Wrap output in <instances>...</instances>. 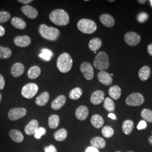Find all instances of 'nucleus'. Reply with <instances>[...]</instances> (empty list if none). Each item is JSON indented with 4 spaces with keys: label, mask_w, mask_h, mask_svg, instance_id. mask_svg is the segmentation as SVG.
<instances>
[{
    "label": "nucleus",
    "mask_w": 152,
    "mask_h": 152,
    "mask_svg": "<svg viewBox=\"0 0 152 152\" xmlns=\"http://www.w3.org/2000/svg\"><path fill=\"white\" fill-rule=\"evenodd\" d=\"M50 20L59 26H64L69 22V16L66 11L61 9H56L49 15Z\"/></svg>",
    "instance_id": "f257e3e1"
},
{
    "label": "nucleus",
    "mask_w": 152,
    "mask_h": 152,
    "mask_svg": "<svg viewBox=\"0 0 152 152\" xmlns=\"http://www.w3.org/2000/svg\"><path fill=\"white\" fill-rule=\"evenodd\" d=\"M39 32L43 38L49 41H56L60 35V31L54 27L41 24L39 27Z\"/></svg>",
    "instance_id": "f03ea898"
},
{
    "label": "nucleus",
    "mask_w": 152,
    "mask_h": 152,
    "mask_svg": "<svg viewBox=\"0 0 152 152\" xmlns=\"http://www.w3.org/2000/svg\"><path fill=\"white\" fill-rule=\"evenodd\" d=\"M56 65L60 72L63 73L68 72L73 65V60L71 55L66 53L61 54L58 59Z\"/></svg>",
    "instance_id": "7ed1b4c3"
},
{
    "label": "nucleus",
    "mask_w": 152,
    "mask_h": 152,
    "mask_svg": "<svg viewBox=\"0 0 152 152\" xmlns=\"http://www.w3.org/2000/svg\"><path fill=\"white\" fill-rule=\"evenodd\" d=\"M94 67L101 71L107 69L109 66L108 56L104 51H100L96 55L94 60Z\"/></svg>",
    "instance_id": "20e7f679"
},
{
    "label": "nucleus",
    "mask_w": 152,
    "mask_h": 152,
    "mask_svg": "<svg viewBox=\"0 0 152 152\" xmlns=\"http://www.w3.org/2000/svg\"><path fill=\"white\" fill-rule=\"evenodd\" d=\"M78 29L85 34H92L97 29L96 23L92 20L83 19L79 20L77 23Z\"/></svg>",
    "instance_id": "39448f33"
},
{
    "label": "nucleus",
    "mask_w": 152,
    "mask_h": 152,
    "mask_svg": "<svg viewBox=\"0 0 152 152\" xmlns=\"http://www.w3.org/2000/svg\"><path fill=\"white\" fill-rule=\"evenodd\" d=\"M38 91V85L34 83H29L22 88V95L24 98L32 99Z\"/></svg>",
    "instance_id": "423d86ee"
},
{
    "label": "nucleus",
    "mask_w": 152,
    "mask_h": 152,
    "mask_svg": "<svg viewBox=\"0 0 152 152\" xmlns=\"http://www.w3.org/2000/svg\"><path fill=\"white\" fill-rule=\"evenodd\" d=\"M144 102V98L140 93L135 92L130 94L126 99V103L131 107L140 106Z\"/></svg>",
    "instance_id": "0eeeda50"
},
{
    "label": "nucleus",
    "mask_w": 152,
    "mask_h": 152,
    "mask_svg": "<svg viewBox=\"0 0 152 152\" xmlns=\"http://www.w3.org/2000/svg\"><path fill=\"white\" fill-rule=\"evenodd\" d=\"M27 114V109L24 108H15L10 109L8 117L11 121H16L24 117Z\"/></svg>",
    "instance_id": "6e6552de"
},
{
    "label": "nucleus",
    "mask_w": 152,
    "mask_h": 152,
    "mask_svg": "<svg viewBox=\"0 0 152 152\" xmlns=\"http://www.w3.org/2000/svg\"><path fill=\"white\" fill-rule=\"evenodd\" d=\"M80 70L87 80H91L94 76L92 65L88 62H83L80 65Z\"/></svg>",
    "instance_id": "1a4fd4ad"
},
{
    "label": "nucleus",
    "mask_w": 152,
    "mask_h": 152,
    "mask_svg": "<svg viewBox=\"0 0 152 152\" xmlns=\"http://www.w3.org/2000/svg\"><path fill=\"white\" fill-rule=\"evenodd\" d=\"M124 39L126 43L129 46H135L140 43L141 37L136 33L129 32L125 34Z\"/></svg>",
    "instance_id": "9d476101"
},
{
    "label": "nucleus",
    "mask_w": 152,
    "mask_h": 152,
    "mask_svg": "<svg viewBox=\"0 0 152 152\" xmlns=\"http://www.w3.org/2000/svg\"><path fill=\"white\" fill-rule=\"evenodd\" d=\"M21 10L26 16L31 19H36L38 16V11L31 6H22Z\"/></svg>",
    "instance_id": "9b49d317"
},
{
    "label": "nucleus",
    "mask_w": 152,
    "mask_h": 152,
    "mask_svg": "<svg viewBox=\"0 0 152 152\" xmlns=\"http://www.w3.org/2000/svg\"><path fill=\"white\" fill-rule=\"evenodd\" d=\"M14 44L18 47L26 48L31 45V39L28 36H19L14 39Z\"/></svg>",
    "instance_id": "f8f14e48"
},
{
    "label": "nucleus",
    "mask_w": 152,
    "mask_h": 152,
    "mask_svg": "<svg viewBox=\"0 0 152 152\" xmlns=\"http://www.w3.org/2000/svg\"><path fill=\"white\" fill-rule=\"evenodd\" d=\"M98 78L100 83L106 86L110 85L113 82L111 75L105 71L99 72L98 74Z\"/></svg>",
    "instance_id": "ddd939ff"
},
{
    "label": "nucleus",
    "mask_w": 152,
    "mask_h": 152,
    "mask_svg": "<svg viewBox=\"0 0 152 152\" xmlns=\"http://www.w3.org/2000/svg\"><path fill=\"white\" fill-rule=\"evenodd\" d=\"M25 71V67L21 63H15L12 65L11 68V74L14 77H19L22 76Z\"/></svg>",
    "instance_id": "4468645a"
},
{
    "label": "nucleus",
    "mask_w": 152,
    "mask_h": 152,
    "mask_svg": "<svg viewBox=\"0 0 152 152\" xmlns=\"http://www.w3.org/2000/svg\"><path fill=\"white\" fill-rule=\"evenodd\" d=\"M105 94L103 91L97 90L92 94L90 102L94 105H99L103 102Z\"/></svg>",
    "instance_id": "2eb2a0df"
},
{
    "label": "nucleus",
    "mask_w": 152,
    "mask_h": 152,
    "mask_svg": "<svg viewBox=\"0 0 152 152\" xmlns=\"http://www.w3.org/2000/svg\"><path fill=\"white\" fill-rule=\"evenodd\" d=\"M89 111L88 109L87 108L86 106L81 105L78 107L76 109L75 115L76 118L78 120L80 121H85L88 115Z\"/></svg>",
    "instance_id": "dca6fc26"
},
{
    "label": "nucleus",
    "mask_w": 152,
    "mask_h": 152,
    "mask_svg": "<svg viewBox=\"0 0 152 152\" xmlns=\"http://www.w3.org/2000/svg\"><path fill=\"white\" fill-rule=\"evenodd\" d=\"M38 129V122L36 120H31L25 127L24 131L28 135H32Z\"/></svg>",
    "instance_id": "f3484780"
},
{
    "label": "nucleus",
    "mask_w": 152,
    "mask_h": 152,
    "mask_svg": "<svg viewBox=\"0 0 152 152\" xmlns=\"http://www.w3.org/2000/svg\"><path fill=\"white\" fill-rule=\"evenodd\" d=\"M100 21L107 27L111 28L113 27L115 23L113 17L109 14H103L100 16Z\"/></svg>",
    "instance_id": "a211bd4d"
},
{
    "label": "nucleus",
    "mask_w": 152,
    "mask_h": 152,
    "mask_svg": "<svg viewBox=\"0 0 152 152\" xmlns=\"http://www.w3.org/2000/svg\"><path fill=\"white\" fill-rule=\"evenodd\" d=\"M66 102V97L63 95H59L51 103V108L57 110L61 108Z\"/></svg>",
    "instance_id": "6ab92c4d"
},
{
    "label": "nucleus",
    "mask_w": 152,
    "mask_h": 152,
    "mask_svg": "<svg viewBox=\"0 0 152 152\" xmlns=\"http://www.w3.org/2000/svg\"><path fill=\"white\" fill-rule=\"evenodd\" d=\"M91 146L97 149H103L106 145V142L101 137H94L90 141Z\"/></svg>",
    "instance_id": "aec40b11"
},
{
    "label": "nucleus",
    "mask_w": 152,
    "mask_h": 152,
    "mask_svg": "<svg viewBox=\"0 0 152 152\" xmlns=\"http://www.w3.org/2000/svg\"><path fill=\"white\" fill-rule=\"evenodd\" d=\"M9 136L12 140L18 143L22 142L24 140V136L20 131L12 129L9 132Z\"/></svg>",
    "instance_id": "412c9836"
},
{
    "label": "nucleus",
    "mask_w": 152,
    "mask_h": 152,
    "mask_svg": "<svg viewBox=\"0 0 152 152\" xmlns=\"http://www.w3.org/2000/svg\"><path fill=\"white\" fill-rule=\"evenodd\" d=\"M50 95L48 92L41 93L35 100V103L38 106H45L49 102Z\"/></svg>",
    "instance_id": "4be33fe9"
},
{
    "label": "nucleus",
    "mask_w": 152,
    "mask_h": 152,
    "mask_svg": "<svg viewBox=\"0 0 152 152\" xmlns=\"http://www.w3.org/2000/svg\"><path fill=\"white\" fill-rule=\"evenodd\" d=\"M12 26L19 29H24L27 27V23L23 19L19 17H14L11 20Z\"/></svg>",
    "instance_id": "5701e85b"
},
{
    "label": "nucleus",
    "mask_w": 152,
    "mask_h": 152,
    "mask_svg": "<svg viewBox=\"0 0 152 152\" xmlns=\"http://www.w3.org/2000/svg\"><path fill=\"white\" fill-rule=\"evenodd\" d=\"M151 74V68L148 66H144L139 71L138 75L140 79L142 81L147 80Z\"/></svg>",
    "instance_id": "b1692460"
},
{
    "label": "nucleus",
    "mask_w": 152,
    "mask_h": 152,
    "mask_svg": "<svg viewBox=\"0 0 152 152\" xmlns=\"http://www.w3.org/2000/svg\"><path fill=\"white\" fill-rule=\"evenodd\" d=\"M104 122L103 118L99 114H94L91 118V124L96 129L101 128L104 125Z\"/></svg>",
    "instance_id": "393cba45"
},
{
    "label": "nucleus",
    "mask_w": 152,
    "mask_h": 152,
    "mask_svg": "<svg viewBox=\"0 0 152 152\" xmlns=\"http://www.w3.org/2000/svg\"><path fill=\"white\" fill-rule=\"evenodd\" d=\"M109 96L114 100H117L121 97V89L118 86L115 85L110 87L108 90Z\"/></svg>",
    "instance_id": "a878e982"
},
{
    "label": "nucleus",
    "mask_w": 152,
    "mask_h": 152,
    "mask_svg": "<svg viewBox=\"0 0 152 152\" xmlns=\"http://www.w3.org/2000/svg\"><path fill=\"white\" fill-rule=\"evenodd\" d=\"M102 45V40L99 38H94L91 39L88 43V48L94 52H96L101 48Z\"/></svg>",
    "instance_id": "bb28decb"
},
{
    "label": "nucleus",
    "mask_w": 152,
    "mask_h": 152,
    "mask_svg": "<svg viewBox=\"0 0 152 152\" xmlns=\"http://www.w3.org/2000/svg\"><path fill=\"white\" fill-rule=\"evenodd\" d=\"M60 123V118L57 114H53L49 117L48 124L51 129H56Z\"/></svg>",
    "instance_id": "cd10ccee"
},
{
    "label": "nucleus",
    "mask_w": 152,
    "mask_h": 152,
    "mask_svg": "<svg viewBox=\"0 0 152 152\" xmlns=\"http://www.w3.org/2000/svg\"><path fill=\"white\" fill-rule=\"evenodd\" d=\"M122 128L126 135L130 134L134 128V122L131 120H126L122 124Z\"/></svg>",
    "instance_id": "c85d7f7f"
},
{
    "label": "nucleus",
    "mask_w": 152,
    "mask_h": 152,
    "mask_svg": "<svg viewBox=\"0 0 152 152\" xmlns=\"http://www.w3.org/2000/svg\"><path fill=\"white\" fill-rule=\"evenodd\" d=\"M41 69L38 66H32L28 72V77L31 79L34 80L38 78L41 75Z\"/></svg>",
    "instance_id": "c756f323"
},
{
    "label": "nucleus",
    "mask_w": 152,
    "mask_h": 152,
    "mask_svg": "<svg viewBox=\"0 0 152 152\" xmlns=\"http://www.w3.org/2000/svg\"><path fill=\"white\" fill-rule=\"evenodd\" d=\"M68 136V132L65 129H61L54 134L55 139L56 141H63L66 139Z\"/></svg>",
    "instance_id": "7c9ffc66"
},
{
    "label": "nucleus",
    "mask_w": 152,
    "mask_h": 152,
    "mask_svg": "<svg viewBox=\"0 0 152 152\" xmlns=\"http://www.w3.org/2000/svg\"><path fill=\"white\" fill-rule=\"evenodd\" d=\"M82 90L80 87H76L71 90L69 94V97L72 100H78L82 95Z\"/></svg>",
    "instance_id": "2f4dec72"
},
{
    "label": "nucleus",
    "mask_w": 152,
    "mask_h": 152,
    "mask_svg": "<svg viewBox=\"0 0 152 152\" xmlns=\"http://www.w3.org/2000/svg\"><path fill=\"white\" fill-rule=\"evenodd\" d=\"M12 55L11 50L8 48L0 46V59H7L10 58Z\"/></svg>",
    "instance_id": "473e14b6"
},
{
    "label": "nucleus",
    "mask_w": 152,
    "mask_h": 152,
    "mask_svg": "<svg viewBox=\"0 0 152 152\" xmlns=\"http://www.w3.org/2000/svg\"><path fill=\"white\" fill-rule=\"evenodd\" d=\"M104 107L108 112H113L115 110V104L112 99L107 98L104 102Z\"/></svg>",
    "instance_id": "72a5a7b5"
},
{
    "label": "nucleus",
    "mask_w": 152,
    "mask_h": 152,
    "mask_svg": "<svg viewBox=\"0 0 152 152\" xmlns=\"http://www.w3.org/2000/svg\"><path fill=\"white\" fill-rule=\"evenodd\" d=\"M143 120L148 122H152V111L148 109H144L141 112Z\"/></svg>",
    "instance_id": "f704fd0d"
},
{
    "label": "nucleus",
    "mask_w": 152,
    "mask_h": 152,
    "mask_svg": "<svg viewBox=\"0 0 152 152\" xmlns=\"http://www.w3.org/2000/svg\"><path fill=\"white\" fill-rule=\"evenodd\" d=\"M42 53L39 55V56L46 61H50L53 56V52L48 49H44L42 50Z\"/></svg>",
    "instance_id": "c9c22d12"
},
{
    "label": "nucleus",
    "mask_w": 152,
    "mask_h": 152,
    "mask_svg": "<svg viewBox=\"0 0 152 152\" xmlns=\"http://www.w3.org/2000/svg\"><path fill=\"white\" fill-rule=\"evenodd\" d=\"M102 133L105 137L110 138L114 135V130L109 126H105L102 129Z\"/></svg>",
    "instance_id": "e433bc0d"
},
{
    "label": "nucleus",
    "mask_w": 152,
    "mask_h": 152,
    "mask_svg": "<svg viewBox=\"0 0 152 152\" xmlns=\"http://www.w3.org/2000/svg\"><path fill=\"white\" fill-rule=\"evenodd\" d=\"M11 18V15L7 11H0V23H4L9 20Z\"/></svg>",
    "instance_id": "4c0bfd02"
},
{
    "label": "nucleus",
    "mask_w": 152,
    "mask_h": 152,
    "mask_svg": "<svg viewBox=\"0 0 152 152\" xmlns=\"http://www.w3.org/2000/svg\"><path fill=\"white\" fill-rule=\"evenodd\" d=\"M46 132V130L45 128L42 127H38V129L34 133V137L36 139H40L42 136L45 135Z\"/></svg>",
    "instance_id": "58836bf2"
},
{
    "label": "nucleus",
    "mask_w": 152,
    "mask_h": 152,
    "mask_svg": "<svg viewBox=\"0 0 152 152\" xmlns=\"http://www.w3.org/2000/svg\"><path fill=\"white\" fill-rule=\"evenodd\" d=\"M148 19V15L147 13L144 12H141L140 13H139L137 16V21L141 23L146 22Z\"/></svg>",
    "instance_id": "ea45409f"
},
{
    "label": "nucleus",
    "mask_w": 152,
    "mask_h": 152,
    "mask_svg": "<svg viewBox=\"0 0 152 152\" xmlns=\"http://www.w3.org/2000/svg\"><path fill=\"white\" fill-rule=\"evenodd\" d=\"M147 127V124L146 121H145L144 120H142L141 121H140V122L138 124L137 126V129L139 130H143L146 129Z\"/></svg>",
    "instance_id": "a19ab883"
},
{
    "label": "nucleus",
    "mask_w": 152,
    "mask_h": 152,
    "mask_svg": "<svg viewBox=\"0 0 152 152\" xmlns=\"http://www.w3.org/2000/svg\"><path fill=\"white\" fill-rule=\"evenodd\" d=\"M44 150L45 152H58L57 149L53 145H50L49 146L45 147Z\"/></svg>",
    "instance_id": "79ce46f5"
},
{
    "label": "nucleus",
    "mask_w": 152,
    "mask_h": 152,
    "mask_svg": "<svg viewBox=\"0 0 152 152\" xmlns=\"http://www.w3.org/2000/svg\"><path fill=\"white\" fill-rule=\"evenodd\" d=\"M5 86V81L4 77L0 75V90H3Z\"/></svg>",
    "instance_id": "37998d69"
},
{
    "label": "nucleus",
    "mask_w": 152,
    "mask_h": 152,
    "mask_svg": "<svg viewBox=\"0 0 152 152\" xmlns=\"http://www.w3.org/2000/svg\"><path fill=\"white\" fill-rule=\"evenodd\" d=\"M85 152H99V151L97 148L90 146V147H87Z\"/></svg>",
    "instance_id": "c03bdc74"
},
{
    "label": "nucleus",
    "mask_w": 152,
    "mask_h": 152,
    "mask_svg": "<svg viewBox=\"0 0 152 152\" xmlns=\"http://www.w3.org/2000/svg\"><path fill=\"white\" fill-rule=\"evenodd\" d=\"M18 1L20 2L21 4L27 5L28 4H30V3L32 2L33 0H18Z\"/></svg>",
    "instance_id": "a18cd8bd"
},
{
    "label": "nucleus",
    "mask_w": 152,
    "mask_h": 152,
    "mask_svg": "<svg viewBox=\"0 0 152 152\" xmlns=\"http://www.w3.org/2000/svg\"><path fill=\"white\" fill-rule=\"evenodd\" d=\"M147 50H148V53H149V54L152 56V44H149L148 46Z\"/></svg>",
    "instance_id": "49530a36"
},
{
    "label": "nucleus",
    "mask_w": 152,
    "mask_h": 152,
    "mask_svg": "<svg viewBox=\"0 0 152 152\" xmlns=\"http://www.w3.org/2000/svg\"><path fill=\"white\" fill-rule=\"evenodd\" d=\"M5 33V29L2 26H0V37H2L4 36Z\"/></svg>",
    "instance_id": "de8ad7c7"
},
{
    "label": "nucleus",
    "mask_w": 152,
    "mask_h": 152,
    "mask_svg": "<svg viewBox=\"0 0 152 152\" xmlns=\"http://www.w3.org/2000/svg\"><path fill=\"white\" fill-rule=\"evenodd\" d=\"M109 118H111V119H112V120H116L117 119V117H116V116H115V114H113V113H109L108 114Z\"/></svg>",
    "instance_id": "09e8293b"
},
{
    "label": "nucleus",
    "mask_w": 152,
    "mask_h": 152,
    "mask_svg": "<svg viewBox=\"0 0 152 152\" xmlns=\"http://www.w3.org/2000/svg\"><path fill=\"white\" fill-rule=\"evenodd\" d=\"M137 2L140 4H144L147 2V1L146 0H143V1L142 0H139V1H137Z\"/></svg>",
    "instance_id": "8fccbe9b"
},
{
    "label": "nucleus",
    "mask_w": 152,
    "mask_h": 152,
    "mask_svg": "<svg viewBox=\"0 0 152 152\" xmlns=\"http://www.w3.org/2000/svg\"><path fill=\"white\" fill-rule=\"evenodd\" d=\"M148 141H149V142L151 145H152V132L151 136H150V137L148 138Z\"/></svg>",
    "instance_id": "3c124183"
},
{
    "label": "nucleus",
    "mask_w": 152,
    "mask_h": 152,
    "mask_svg": "<svg viewBox=\"0 0 152 152\" xmlns=\"http://www.w3.org/2000/svg\"><path fill=\"white\" fill-rule=\"evenodd\" d=\"M1 100H2V95H1V94L0 93V103H1Z\"/></svg>",
    "instance_id": "603ef678"
},
{
    "label": "nucleus",
    "mask_w": 152,
    "mask_h": 152,
    "mask_svg": "<svg viewBox=\"0 0 152 152\" xmlns=\"http://www.w3.org/2000/svg\"><path fill=\"white\" fill-rule=\"evenodd\" d=\"M115 1L114 0H112V1H110V0H109L108 2H114Z\"/></svg>",
    "instance_id": "864d4df0"
},
{
    "label": "nucleus",
    "mask_w": 152,
    "mask_h": 152,
    "mask_svg": "<svg viewBox=\"0 0 152 152\" xmlns=\"http://www.w3.org/2000/svg\"><path fill=\"white\" fill-rule=\"evenodd\" d=\"M150 2H151V5H152V0H151Z\"/></svg>",
    "instance_id": "5fc2aeb1"
},
{
    "label": "nucleus",
    "mask_w": 152,
    "mask_h": 152,
    "mask_svg": "<svg viewBox=\"0 0 152 152\" xmlns=\"http://www.w3.org/2000/svg\"><path fill=\"white\" fill-rule=\"evenodd\" d=\"M131 152V151H130V152Z\"/></svg>",
    "instance_id": "6e6d98bb"
},
{
    "label": "nucleus",
    "mask_w": 152,
    "mask_h": 152,
    "mask_svg": "<svg viewBox=\"0 0 152 152\" xmlns=\"http://www.w3.org/2000/svg\"><path fill=\"white\" fill-rule=\"evenodd\" d=\"M119 152V151H118V152Z\"/></svg>",
    "instance_id": "4d7b16f0"
}]
</instances>
